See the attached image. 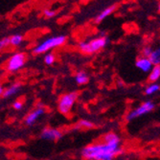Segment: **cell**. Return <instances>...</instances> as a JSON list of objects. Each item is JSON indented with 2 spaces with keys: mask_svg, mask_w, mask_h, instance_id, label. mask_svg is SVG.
Here are the masks:
<instances>
[{
  "mask_svg": "<svg viewBox=\"0 0 160 160\" xmlns=\"http://www.w3.org/2000/svg\"><path fill=\"white\" fill-rule=\"evenodd\" d=\"M159 89H160V85L158 83H156V82H152V83H151V84H149L147 86V88H146V90H145V92H146L147 95L151 96V95H153L156 92H158Z\"/></svg>",
  "mask_w": 160,
  "mask_h": 160,
  "instance_id": "18",
  "label": "cell"
},
{
  "mask_svg": "<svg viewBox=\"0 0 160 160\" xmlns=\"http://www.w3.org/2000/svg\"><path fill=\"white\" fill-rule=\"evenodd\" d=\"M8 45H9V38H4L2 39H0V52Z\"/></svg>",
  "mask_w": 160,
  "mask_h": 160,
  "instance_id": "22",
  "label": "cell"
},
{
  "mask_svg": "<svg viewBox=\"0 0 160 160\" xmlns=\"http://www.w3.org/2000/svg\"><path fill=\"white\" fill-rule=\"evenodd\" d=\"M93 128L94 124L88 120H82L75 126V129H90Z\"/></svg>",
  "mask_w": 160,
  "mask_h": 160,
  "instance_id": "16",
  "label": "cell"
},
{
  "mask_svg": "<svg viewBox=\"0 0 160 160\" xmlns=\"http://www.w3.org/2000/svg\"><path fill=\"white\" fill-rule=\"evenodd\" d=\"M153 49L151 47V46H145L144 48H143V50H142V57H145V58H149V56L151 55V53H152V51Z\"/></svg>",
  "mask_w": 160,
  "mask_h": 160,
  "instance_id": "21",
  "label": "cell"
},
{
  "mask_svg": "<svg viewBox=\"0 0 160 160\" xmlns=\"http://www.w3.org/2000/svg\"><path fill=\"white\" fill-rule=\"evenodd\" d=\"M75 80H76V82L79 85H83V84L88 82V76H87L86 72L80 71V72H78V73H77V75L75 77Z\"/></svg>",
  "mask_w": 160,
  "mask_h": 160,
  "instance_id": "15",
  "label": "cell"
},
{
  "mask_svg": "<svg viewBox=\"0 0 160 160\" xmlns=\"http://www.w3.org/2000/svg\"><path fill=\"white\" fill-rule=\"evenodd\" d=\"M154 108H155V105H154L153 102L147 101V102H145V103H143L141 106H139L137 108L130 111L127 115L126 119H127V121H132L133 119H136V118L140 117V116H143L145 114L152 111Z\"/></svg>",
  "mask_w": 160,
  "mask_h": 160,
  "instance_id": "6",
  "label": "cell"
},
{
  "mask_svg": "<svg viewBox=\"0 0 160 160\" xmlns=\"http://www.w3.org/2000/svg\"><path fill=\"white\" fill-rule=\"evenodd\" d=\"M116 11V6L115 5H112V6H109L106 9H104L101 12H99V14H97V17L95 18V23H100L103 20H105L107 18H108L109 16Z\"/></svg>",
  "mask_w": 160,
  "mask_h": 160,
  "instance_id": "10",
  "label": "cell"
},
{
  "mask_svg": "<svg viewBox=\"0 0 160 160\" xmlns=\"http://www.w3.org/2000/svg\"><path fill=\"white\" fill-rule=\"evenodd\" d=\"M26 63V54L23 52L14 53L10 57V59L7 62V70L16 73L19 71Z\"/></svg>",
  "mask_w": 160,
  "mask_h": 160,
  "instance_id": "5",
  "label": "cell"
},
{
  "mask_svg": "<svg viewBox=\"0 0 160 160\" xmlns=\"http://www.w3.org/2000/svg\"><path fill=\"white\" fill-rule=\"evenodd\" d=\"M148 59L151 61V62L152 63L153 66L159 65V63H160V49L159 48L153 49Z\"/></svg>",
  "mask_w": 160,
  "mask_h": 160,
  "instance_id": "14",
  "label": "cell"
},
{
  "mask_svg": "<svg viewBox=\"0 0 160 160\" xmlns=\"http://www.w3.org/2000/svg\"><path fill=\"white\" fill-rule=\"evenodd\" d=\"M43 16L46 18H53L54 17H56V11L52 9H45L43 11Z\"/></svg>",
  "mask_w": 160,
  "mask_h": 160,
  "instance_id": "20",
  "label": "cell"
},
{
  "mask_svg": "<svg viewBox=\"0 0 160 160\" xmlns=\"http://www.w3.org/2000/svg\"><path fill=\"white\" fill-rule=\"evenodd\" d=\"M149 82H156L159 78H160V66L159 65H154L152 70L149 72Z\"/></svg>",
  "mask_w": 160,
  "mask_h": 160,
  "instance_id": "12",
  "label": "cell"
},
{
  "mask_svg": "<svg viewBox=\"0 0 160 160\" xmlns=\"http://www.w3.org/2000/svg\"><path fill=\"white\" fill-rule=\"evenodd\" d=\"M23 101H20V100H18V101H16L14 103L12 104V108H14V109H17V110H19V109H21L22 108H23Z\"/></svg>",
  "mask_w": 160,
  "mask_h": 160,
  "instance_id": "23",
  "label": "cell"
},
{
  "mask_svg": "<svg viewBox=\"0 0 160 160\" xmlns=\"http://www.w3.org/2000/svg\"><path fill=\"white\" fill-rule=\"evenodd\" d=\"M66 42V37L63 35H59V36H53L50 37L40 43L33 49V53L35 55H40L49 52L50 50H53L55 48L61 47L65 44Z\"/></svg>",
  "mask_w": 160,
  "mask_h": 160,
  "instance_id": "2",
  "label": "cell"
},
{
  "mask_svg": "<svg viewBox=\"0 0 160 160\" xmlns=\"http://www.w3.org/2000/svg\"><path fill=\"white\" fill-rule=\"evenodd\" d=\"M122 152L120 143H96L86 146L82 151V155L87 160H113Z\"/></svg>",
  "mask_w": 160,
  "mask_h": 160,
  "instance_id": "1",
  "label": "cell"
},
{
  "mask_svg": "<svg viewBox=\"0 0 160 160\" xmlns=\"http://www.w3.org/2000/svg\"><path fill=\"white\" fill-rule=\"evenodd\" d=\"M108 43V38L106 36H99L88 41H82L79 43V49L83 54H94L104 49Z\"/></svg>",
  "mask_w": 160,
  "mask_h": 160,
  "instance_id": "3",
  "label": "cell"
},
{
  "mask_svg": "<svg viewBox=\"0 0 160 160\" xmlns=\"http://www.w3.org/2000/svg\"><path fill=\"white\" fill-rule=\"evenodd\" d=\"M3 92H4V87L0 84V98L2 97V95H3Z\"/></svg>",
  "mask_w": 160,
  "mask_h": 160,
  "instance_id": "24",
  "label": "cell"
},
{
  "mask_svg": "<svg viewBox=\"0 0 160 160\" xmlns=\"http://www.w3.org/2000/svg\"><path fill=\"white\" fill-rule=\"evenodd\" d=\"M77 99H78L77 92H70V93L63 94L59 101V107H58L59 111L64 115L68 114L71 111V109L73 108Z\"/></svg>",
  "mask_w": 160,
  "mask_h": 160,
  "instance_id": "4",
  "label": "cell"
},
{
  "mask_svg": "<svg viewBox=\"0 0 160 160\" xmlns=\"http://www.w3.org/2000/svg\"><path fill=\"white\" fill-rule=\"evenodd\" d=\"M23 36L20 34H16L12 35L11 38H9V45H12L13 47L20 46L21 43L23 42Z\"/></svg>",
  "mask_w": 160,
  "mask_h": 160,
  "instance_id": "13",
  "label": "cell"
},
{
  "mask_svg": "<svg viewBox=\"0 0 160 160\" xmlns=\"http://www.w3.org/2000/svg\"><path fill=\"white\" fill-rule=\"evenodd\" d=\"M45 113V108L43 107H38L36 109H34L33 111H31L27 115V117L25 119V124L27 126H33L39 117Z\"/></svg>",
  "mask_w": 160,
  "mask_h": 160,
  "instance_id": "8",
  "label": "cell"
},
{
  "mask_svg": "<svg viewBox=\"0 0 160 160\" xmlns=\"http://www.w3.org/2000/svg\"><path fill=\"white\" fill-rule=\"evenodd\" d=\"M56 62V56L53 53H47L44 57V62L47 65H52Z\"/></svg>",
  "mask_w": 160,
  "mask_h": 160,
  "instance_id": "19",
  "label": "cell"
},
{
  "mask_svg": "<svg viewBox=\"0 0 160 160\" xmlns=\"http://www.w3.org/2000/svg\"><path fill=\"white\" fill-rule=\"evenodd\" d=\"M21 88V84L19 82H16L12 85H10L8 88L4 89V92H3V97L4 98H9V97H12L13 95H16L17 93L19 92Z\"/></svg>",
  "mask_w": 160,
  "mask_h": 160,
  "instance_id": "11",
  "label": "cell"
},
{
  "mask_svg": "<svg viewBox=\"0 0 160 160\" xmlns=\"http://www.w3.org/2000/svg\"><path fill=\"white\" fill-rule=\"evenodd\" d=\"M105 143H120V138L117 134L113 132H109L104 136V141Z\"/></svg>",
  "mask_w": 160,
  "mask_h": 160,
  "instance_id": "17",
  "label": "cell"
},
{
  "mask_svg": "<svg viewBox=\"0 0 160 160\" xmlns=\"http://www.w3.org/2000/svg\"><path fill=\"white\" fill-rule=\"evenodd\" d=\"M62 136V132L61 130L52 128H46L41 132V138L48 141H57L61 139Z\"/></svg>",
  "mask_w": 160,
  "mask_h": 160,
  "instance_id": "7",
  "label": "cell"
},
{
  "mask_svg": "<svg viewBox=\"0 0 160 160\" xmlns=\"http://www.w3.org/2000/svg\"><path fill=\"white\" fill-rule=\"evenodd\" d=\"M135 65L139 70L144 72V73H149V72L152 70V68L153 67L151 61L148 59V58H145V57L138 58L135 62Z\"/></svg>",
  "mask_w": 160,
  "mask_h": 160,
  "instance_id": "9",
  "label": "cell"
}]
</instances>
